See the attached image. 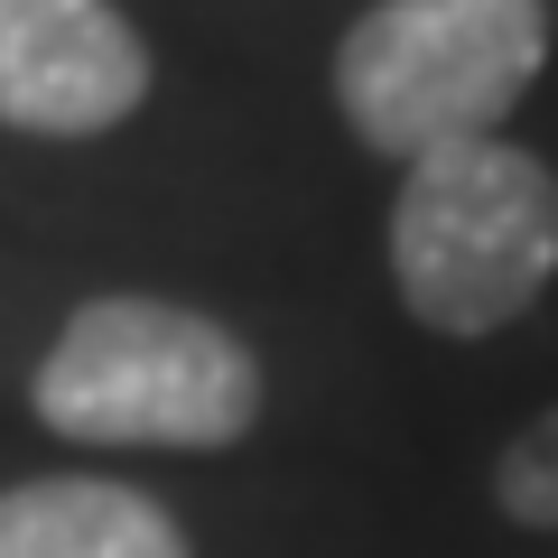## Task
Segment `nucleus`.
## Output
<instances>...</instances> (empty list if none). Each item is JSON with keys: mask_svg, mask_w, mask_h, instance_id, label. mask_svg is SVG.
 <instances>
[{"mask_svg": "<svg viewBox=\"0 0 558 558\" xmlns=\"http://www.w3.org/2000/svg\"><path fill=\"white\" fill-rule=\"evenodd\" d=\"M549 65V0H373L336 38V112L381 159L502 140Z\"/></svg>", "mask_w": 558, "mask_h": 558, "instance_id": "3", "label": "nucleus"}, {"mask_svg": "<svg viewBox=\"0 0 558 558\" xmlns=\"http://www.w3.org/2000/svg\"><path fill=\"white\" fill-rule=\"evenodd\" d=\"M494 502L521 531H558V410H539L531 428H512V447L494 457Z\"/></svg>", "mask_w": 558, "mask_h": 558, "instance_id": "6", "label": "nucleus"}, {"mask_svg": "<svg viewBox=\"0 0 558 558\" xmlns=\"http://www.w3.org/2000/svg\"><path fill=\"white\" fill-rule=\"evenodd\" d=\"M149 102V47L112 0H0V131L94 140Z\"/></svg>", "mask_w": 558, "mask_h": 558, "instance_id": "4", "label": "nucleus"}, {"mask_svg": "<svg viewBox=\"0 0 558 558\" xmlns=\"http://www.w3.org/2000/svg\"><path fill=\"white\" fill-rule=\"evenodd\" d=\"M558 279V178L512 140H457L400 168L391 289L428 336H502Z\"/></svg>", "mask_w": 558, "mask_h": 558, "instance_id": "2", "label": "nucleus"}, {"mask_svg": "<svg viewBox=\"0 0 558 558\" xmlns=\"http://www.w3.org/2000/svg\"><path fill=\"white\" fill-rule=\"evenodd\" d=\"M28 400L75 447H242L260 418V363L205 307L112 289L65 317Z\"/></svg>", "mask_w": 558, "mask_h": 558, "instance_id": "1", "label": "nucleus"}, {"mask_svg": "<svg viewBox=\"0 0 558 558\" xmlns=\"http://www.w3.org/2000/svg\"><path fill=\"white\" fill-rule=\"evenodd\" d=\"M0 558H196L159 494L121 475H38L0 494Z\"/></svg>", "mask_w": 558, "mask_h": 558, "instance_id": "5", "label": "nucleus"}]
</instances>
